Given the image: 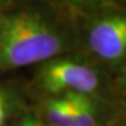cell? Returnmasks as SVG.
Masks as SVG:
<instances>
[{"label": "cell", "mask_w": 126, "mask_h": 126, "mask_svg": "<svg viewBox=\"0 0 126 126\" xmlns=\"http://www.w3.org/2000/svg\"><path fill=\"white\" fill-rule=\"evenodd\" d=\"M62 25L36 9L0 13V70L45 63L71 47Z\"/></svg>", "instance_id": "obj_1"}, {"label": "cell", "mask_w": 126, "mask_h": 126, "mask_svg": "<svg viewBox=\"0 0 126 126\" xmlns=\"http://www.w3.org/2000/svg\"><path fill=\"white\" fill-rule=\"evenodd\" d=\"M100 75L96 68L76 56H57L42 63L36 83L49 96L81 94L94 97L100 86Z\"/></svg>", "instance_id": "obj_2"}, {"label": "cell", "mask_w": 126, "mask_h": 126, "mask_svg": "<svg viewBox=\"0 0 126 126\" xmlns=\"http://www.w3.org/2000/svg\"><path fill=\"white\" fill-rule=\"evenodd\" d=\"M86 45L92 54L112 68H119L126 56V16L120 11L109 9L91 21Z\"/></svg>", "instance_id": "obj_3"}, {"label": "cell", "mask_w": 126, "mask_h": 126, "mask_svg": "<svg viewBox=\"0 0 126 126\" xmlns=\"http://www.w3.org/2000/svg\"><path fill=\"white\" fill-rule=\"evenodd\" d=\"M65 96L71 104V126H97L99 111L94 97L81 94H65Z\"/></svg>", "instance_id": "obj_4"}, {"label": "cell", "mask_w": 126, "mask_h": 126, "mask_svg": "<svg viewBox=\"0 0 126 126\" xmlns=\"http://www.w3.org/2000/svg\"><path fill=\"white\" fill-rule=\"evenodd\" d=\"M43 112L48 126H71L72 111L65 94L50 96L43 104Z\"/></svg>", "instance_id": "obj_5"}, {"label": "cell", "mask_w": 126, "mask_h": 126, "mask_svg": "<svg viewBox=\"0 0 126 126\" xmlns=\"http://www.w3.org/2000/svg\"><path fill=\"white\" fill-rule=\"evenodd\" d=\"M21 99L12 89L0 85V126H8L9 120L20 111Z\"/></svg>", "instance_id": "obj_6"}, {"label": "cell", "mask_w": 126, "mask_h": 126, "mask_svg": "<svg viewBox=\"0 0 126 126\" xmlns=\"http://www.w3.org/2000/svg\"><path fill=\"white\" fill-rule=\"evenodd\" d=\"M71 8L84 15H97L111 8L112 0H64Z\"/></svg>", "instance_id": "obj_7"}, {"label": "cell", "mask_w": 126, "mask_h": 126, "mask_svg": "<svg viewBox=\"0 0 126 126\" xmlns=\"http://www.w3.org/2000/svg\"><path fill=\"white\" fill-rule=\"evenodd\" d=\"M29 122H31V113H26L21 117L18 126H29Z\"/></svg>", "instance_id": "obj_8"}, {"label": "cell", "mask_w": 126, "mask_h": 126, "mask_svg": "<svg viewBox=\"0 0 126 126\" xmlns=\"http://www.w3.org/2000/svg\"><path fill=\"white\" fill-rule=\"evenodd\" d=\"M29 126H47L45 123H42L41 120H39L35 116H33L31 113V122H29Z\"/></svg>", "instance_id": "obj_9"}, {"label": "cell", "mask_w": 126, "mask_h": 126, "mask_svg": "<svg viewBox=\"0 0 126 126\" xmlns=\"http://www.w3.org/2000/svg\"><path fill=\"white\" fill-rule=\"evenodd\" d=\"M0 1H1V0H0Z\"/></svg>", "instance_id": "obj_10"}]
</instances>
